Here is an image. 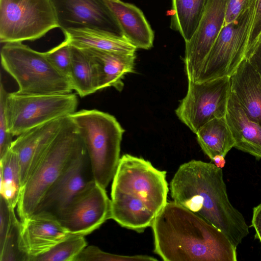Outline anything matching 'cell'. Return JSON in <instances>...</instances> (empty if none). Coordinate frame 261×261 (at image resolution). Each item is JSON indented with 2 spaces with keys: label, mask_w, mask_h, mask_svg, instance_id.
<instances>
[{
  "label": "cell",
  "mask_w": 261,
  "mask_h": 261,
  "mask_svg": "<svg viewBox=\"0 0 261 261\" xmlns=\"http://www.w3.org/2000/svg\"><path fill=\"white\" fill-rule=\"evenodd\" d=\"M230 93V76L202 82L188 81L187 93L175 114L196 134L208 121L225 116Z\"/></svg>",
  "instance_id": "obj_10"
},
{
  "label": "cell",
  "mask_w": 261,
  "mask_h": 261,
  "mask_svg": "<svg viewBox=\"0 0 261 261\" xmlns=\"http://www.w3.org/2000/svg\"><path fill=\"white\" fill-rule=\"evenodd\" d=\"M8 92L3 83L0 85V159L10 150L13 141L10 132L6 115L5 101Z\"/></svg>",
  "instance_id": "obj_30"
},
{
  "label": "cell",
  "mask_w": 261,
  "mask_h": 261,
  "mask_svg": "<svg viewBox=\"0 0 261 261\" xmlns=\"http://www.w3.org/2000/svg\"><path fill=\"white\" fill-rule=\"evenodd\" d=\"M63 31L92 28L124 37L114 14L104 0H51Z\"/></svg>",
  "instance_id": "obj_13"
},
{
  "label": "cell",
  "mask_w": 261,
  "mask_h": 261,
  "mask_svg": "<svg viewBox=\"0 0 261 261\" xmlns=\"http://www.w3.org/2000/svg\"><path fill=\"white\" fill-rule=\"evenodd\" d=\"M85 147L69 115L21 188L17 211L23 221L35 211L48 189Z\"/></svg>",
  "instance_id": "obj_4"
},
{
  "label": "cell",
  "mask_w": 261,
  "mask_h": 261,
  "mask_svg": "<svg viewBox=\"0 0 261 261\" xmlns=\"http://www.w3.org/2000/svg\"><path fill=\"white\" fill-rule=\"evenodd\" d=\"M154 252L165 261H236L237 248L207 221L174 201L151 225Z\"/></svg>",
  "instance_id": "obj_1"
},
{
  "label": "cell",
  "mask_w": 261,
  "mask_h": 261,
  "mask_svg": "<svg viewBox=\"0 0 261 261\" xmlns=\"http://www.w3.org/2000/svg\"><path fill=\"white\" fill-rule=\"evenodd\" d=\"M87 246L85 236L72 234L31 261H74Z\"/></svg>",
  "instance_id": "obj_26"
},
{
  "label": "cell",
  "mask_w": 261,
  "mask_h": 261,
  "mask_svg": "<svg viewBox=\"0 0 261 261\" xmlns=\"http://www.w3.org/2000/svg\"><path fill=\"white\" fill-rule=\"evenodd\" d=\"M166 172L130 154L120 159L113 178L111 219L128 229L141 232L152 225L167 202Z\"/></svg>",
  "instance_id": "obj_3"
},
{
  "label": "cell",
  "mask_w": 261,
  "mask_h": 261,
  "mask_svg": "<svg viewBox=\"0 0 261 261\" xmlns=\"http://www.w3.org/2000/svg\"><path fill=\"white\" fill-rule=\"evenodd\" d=\"M72 234L51 216L33 215L21 222V243L29 261Z\"/></svg>",
  "instance_id": "obj_16"
},
{
  "label": "cell",
  "mask_w": 261,
  "mask_h": 261,
  "mask_svg": "<svg viewBox=\"0 0 261 261\" xmlns=\"http://www.w3.org/2000/svg\"><path fill=\"white\" fill-rule=\"evenodd\" d=\"M0 195L12 207L17 205L22 188L19 161L10 149L0 159Z\"/></svg>",
  "instance_id": "obj_25"
},
{
  "label": "cell",
  "mask_w": 261,
  "mask_h": 261,
  "mask_svg": "<svg viewBox=\"0 0 261 261\" xmlns=\"http://www.w3.org/2000/svg\"><path fill=\"white\" fill-rule=\"evenodd\" d=\"M65 40L72 46L124 54H135L137 48L124 37L92 28L69 29L63 32Z\"/></svg>",
  "instance_id": "obj_21"
},
{
  "label": "cell",
  "mask_w": 261,
  "mask_h": 261,
  "mask_svg": "<svg viewBox=\"0 0 261 261\" xmlns=\"http://www.w3.org/2000/svg\"><path fill=\"white\" fill-rule=\"evenodd\" d=\"M55 218L69 233L85 236L111 219V201L106 189L94 181Z\"/></svg>",
  "instance_id": "obj_11"
},
{
  "label": "cell",
  "mask_w": 261,
  "mask_h": 261,
  "mask_svg": "<svg viewBox=\"0 0 261 261\" xmlns=\"http://www.w3.org/2000/svg\"><path fill=\"white\" fill-rule=\"evenodd\" d=\"M115 16L124 37L137 49H149L153 32L143 13L136 6L120 0H104Z\"/></svg>",
  "instance_id": "obj_18"
},
{
  "label": "cell",
  "mask_w": 261,
  "mask_h": 261,
  "mask_svg": "<svg viewBox=\"0 0 261 261\" xmlns=\"http://www.w3.org/2000/svg\"><path fill=\"white\" fill-rule=\"evenodd\" d=\"M94 181L85 148L48 189L32 215L55 218L79 193Z\"/></svg>",
  "instance_id": "obj_12"
},
{
  "label": "cell",
  "mask_w": 261,
  "mask_h": 261,
  "mask_svg": "<svg viewBox=\"0 0 261 261\" xmlns=\"http://www.w3.org/2000/svg\"><path fill=\"white\" fill-rule=\"evenodd\" d=\"M208 0H172L170 28L189 41L203 14Z\"/></svg>",
  "instance_id": "obj_24"
},
{
  "label": "cell",
  "mask_w": 261,
  "mask_h": 261,
  "mask_svg": "<svg viewBox=\"0 0 261 261\" xmlns=\"http://www.w3.org/2000/svg\"><path fill=\"white\" fill-rule=\"evenodd\" d=\"M68 116L27 130L13 140L10 149L18 156L22 187L41 156L65 123Z\"/></svg>",
  "instance_id": "obj_15"
},
{
  "label": "cell",
  "mask_w": 261,
  "mask_h": 261,
  "mask_svg": "<svg viewBox=\"0 0 261 261\" xmlns=\"http://www.w3.org/2000/svg\"><path fill=\"white\" fill-rule=\"evenodd\" d=\"M4 69L17 82L19 94L49 95L71 93L69 79L50 63L45 53L22 42L5 43L1 51Z\"/></svg>",
  "instance_id": "obj_6"
},
{
  "label": "cell",
  "mask_w": 261,
  "mask_h": 261,
  "mask_svg": "<svg viewBox=\"0 0 261 261\" xmlns=\"http://www.w3.org/2000/svg\"><path fill=\"white\" fill-rule=\"evenodd\" d=\"M71 46L70 81L73 90L84 97L99 90L97 67L92 57L84 49Z\"/></svg>",
  "instance_id": "obj_23"
},
{
  "label": "cell",
  "mask_w": 261,
  "mask_h": 261,
  "mask_svg": "<svg viewBox=\"0 0 261 261\" xmlns=\"http://www.w3.org/2000/svg\"><path fill=\"white\" fill-rule=\"evenodd\" d=\"M255 0H225L224 25L237 19L248 9Z\"/></svg>",
  "instance_id": "obj_33"
},
{
  "label": "cell",
  "mask_w": 261,
  "mask_h": 261,
  "mask_svg": "<svg viewBox=\"0 0 261 261\" xmlns=\"http://www.w3.org/2000/svg\"><path fill=\"white\" fill-rule=\"evenodd\" d=\"M44 53L52 65L60 73L70 80L71 65V46L67 41L64 40L58 45Z\"/></svg>",
  "instance_id": "obj_29"
},
{
  "label": "cell",
  "mask_w": 261,
  "mask_h": 261,
  "mask_svg": "<svg viewBox=\"0 0 261 261\" xmlns=\"http://www.w3.org/2000/svg\"><path fill=\"white\" fill-rule=\"evenodd\" d=\"M77 105V95L72 92L49 95L8 92L5 110L9 131L18 136L33 127L70 115L76 112Z\"/></svg>",
  "instance_id": "obj_9"
},
{
  "label": "cell",
  "mask_w": 261,
  "mask_h": 261,
  "mask_svg": "<svg viewBox=\"0 0 261 261\" xmlns=\"http://www.w3.org/2000/svg\"><path fill=\"white\" fill-rule=\"evenodd\" d=\"M93 59L98 75L99 90L113 87L121 91L123 79L127 73L134 72L135 54H124L87 48L83 49Z\"/></svg>",
  "instance_id": "obj_20"
},
{
  "label": "cell",
  "mask_w": 261,
  "mask_h": 261,
  "mask_svg": "<svg viewBox=\"0 0 261 261\" xmlns=\"http://www.w3.org/2000/svg\"><path fill=\"white\" fill-rule=\"evenodd\" d=\"M16 218L14 208L0 195V248L3 246L9 229Z\"/></svg>",
  "instance_id": "obj_31"
},
{
  "label": "cell",
  "mask_w": 261,
  "mask_h": 261,
  "mask_svg": "<svg viewBox=\"0 0 261 261\" xmlns=\"http://www.w3.org/2000/svg\"><path fill=\"white\" fill-rule=\"evenodd\" d=\"M21 222L16 218L12 223L3 246L0 248L1 261H29L21 240Z\"/></svg>",
  "instance_id": "obj_27"
},
{
  "label": "cell",
  "mask_w": 261,
  "mask_h": 261,
  "mask_svg": "<svg viewBox=\"0 0 261 261\" xmlns=\"http://www.w3.org/2000/svg\"><path fill=\"white\" fill-rule=\"evenodd\" d=\"M69 116L84 142L95 181L106 189L118 166L124 130L115 117L97 110H81Z\"/></svg>",
  "instance_id": "obj_5"
},
{
  "label": "cell",
  "mask_w": 261,
  "mask_h": 261,
  "mask_svg": "<svg viewBox=\"0 0 261 261\" xmlns=\"http://www.w3.org/2000/svg\"><path fill=\"white\" fill-rule=\"evenodd\" d=\"M218 168H222L225 164V156L221 155H216L212 160Z\"/></svg>",
  "instance_id": "obj_36"
},
{
  "label": "cell",
  "mask_w": 261,
  "mask_h": 261,
  "mask_svg": "<svg viewBox=\"0 0 261 261\" xmlns=\"http://www.w3.org/2000/svg\"><path fill=\"white\" fill-rule=\"evenodd\" d=\"M152 256L144 255L125 256L105 252L98 247L87 246L76 257L74 261H156Z\"/></svg>",
  "instance_id": "obj_28"
},
{
  "label": "cell",
  "mask_w": 261,
  "mask_h": 261,
  "mask_svg": "<svg viewBox=\"0 0 261 261\" xmlns=\"http://www.w3.org/2000/svg\"><path fill=\"white\" fill-rule=\"evenodd\" d=\"M196 135L200 147L211 160L217 155L225 156L234 147V141L225 116L208 121Z\"/></svg>",
  "instance_id": "obj_22"
},
{
  "label": "cell",
  "mask_w": 261,
  "mask_h": 261,
  "mask_svg": "<svg viewBox=\"0 0 261 261\" xmlns=\"http://www.w3.org/2000/svg\"><path fill=\"white\" fill-rule=\"evenodd\" d=\"M225 118L234 141V147L261 159V126L248 117L231 93Z\"/></svg>",
  "instance_id": "obj_19"
},
{
  "label": "cell",
  "mask_w": 261,
  "mask_h": 261,
  "mask_svg": "<svg viewBox=\"0 0 261 261\" xmlns=\"http://www.w3.org/2000/svg\"><path fill=\"white\" fill-rule=\"evenodd\" d=\"M231 93L248 117L261 126V74L245 59L230 76Z\"/></svg>",
  "instance_id": "obj_17"
},
{
  "label": "cell",
  "mask_w": 261,
  "mask_h": 261,
  "mask_svg": "<svg viewBox=\"0 0 261 261\" xmlns=\"http://www.w3.org/2000/svg\"><path fill=\"white\" fill-rule=\"evenodd\" d=\"M248 60L261 74V36L255 50Z\"/></svg>",
  "instance_id": "obj_35"
},
{
  "label": "cell",
  "mask_w": 261,
  "mask_h": 261,
  "mask_svg": "<svg viewBox=\"0 0 261 261\" xmlns=\"http://www.w3.org/2000/svg\"><path fill=\"white\" fill-rule=\"evenodd\" d=\"M173 201L220 229L237 248L249 233L242 214L230 203L221 168L192 160L182 164L170 185Z\"/></svg>",
  "instance_id": "obj_2"
},
{
  "label": "cell",
  "mask_w": 261,
  "mask_h": 261,
  "mask_svg": "<svg viewBox=\"0 0 261 261\" xmlns=\"http://www.w3.org/2000/svg\"><path fill=\"white\" fill-rule=\"evenodd\" d=\"M251 226L255 230V238L261 243V203L253 209Z\"/></svg>",
  "instance_id": "obj_34"
},
{
  "label": "cell",
  "mask_w": 261,
  "mask_h": 261,
  "mask_svg": "<svg viewBox=\"0 0 261 261\" xmlns=\"http://www.w3.org/2000/svg\"><path fill=\"white\" fill-rule=\"evenodd\" d=\"M57 28L51 0H0L1 43L33 41Z\"/></svg>",
  "instance_id": "obj_7"
},
{
  "label": "cell",
  "mask_w": 261,
  "mask_h": 261,
  "mask_svg": "<svg viewBox=\"0 0 261 261\" xmlns=\"http://www.w3.org/2000/svg\"><path fill=\"white\" fill-rule=\"evenodd\" d=\"M257 1L223 27L194 82L231 76L236 71L245 59Z\"/></svg>",
  "instance_id": "obj_8"
},
{
  "label": "cell",
  "mask_w": 261,
  "mask_h": 261,
  "mask_svg": "<svg viewBox=\"0 0 261 261\" xmlns=\"http://www.w3.org/2000/svg\"><path fill=\"white\" fill-rule=\"evenodd\" d=\"M261 36V0H257L245 55L248 59L258 44Z\"/></svg>",
  "instance_id": "obj_32"
},
{
  "label": "cell",
  "mask_w": 261,
  "mask_h": 261,
  "mask_svg": "<svg viewBox=\"0 0 261 261\" xmlns=\"http://www.w3.org/2000/svg\"><path fill=\"white\" fill-rule=\"evenodd\" d=\"M225 0H208L191 39L185 42L184 61L188 81L195 82L224 24Z\"/></svg>",
  "instance_id": "obj_14"
}]
</instances>
